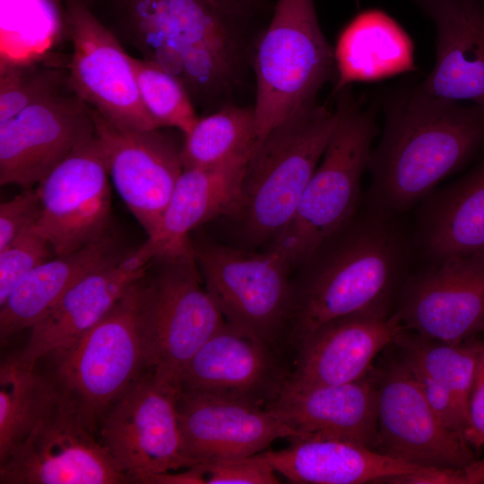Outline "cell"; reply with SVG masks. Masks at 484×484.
I'll return each mask as SVG.
<instances>
[{"label":"cell","mask_w":484,"mask_h":484,"mask_svg":"<svg viewBox=\"0 0 484 484\" xmlns=\"http://www.w3.org/2000/svg\"><path fill=\"white\" fill-rule=\"evenodd\" d=\"M121 256L108 234L77 250L56 255L33 269L0 304L1 342L22 329L30 328L75 283Z\"/></svg>","instance_id":"26"},{"label":"cell","mask_w":484,"mask_h":484,"mask_svg":"<svg viewBox=\"0 0 484 484\" xmlns=\"http://www.w3.org/2000/svg\"><path fill=\"white\" fill-rule=\"evenodd\" d=\"M65 20L73 45L67 65L72 91L121 129H158L142 102L132 56L114 31L82 0H68Z\"/></svg>","instance_id":"12"},{"label":"cell","mask_w":484,"mask_h":484,"mask_svg":"<svg viewBox=\"0 0 484 484\" xmlns=\"http://www.w3.org/2000/svg\"><path fill=\"white\" fill-rule=\"evenodd\" d=\"M436 30L428 93L484 106V0H412Z\"/></svg>","instance_id":"23"},{"label":"cell","mask_w":484,"mask_h":484,"mask_svg":"<svg viewBox=\"0 0 484 484\" xmlns=\"http://www.w3.org/2000/svg\"><path fill=\"white\" fill-rule=\"evenodd\" d=\"M91 112L113 186L150 237L184 169L182 143L161 128L121 129L92 108Z\"/></svg>","instance_id":"16"},{"label":"cell","mask_w":484,"mask_h":484,"mask_svg":"<svg viewBox=\"0 0 484 484\" xmlns=\"http://www.w3.org/2000/svg\"><path fill=\"white\" fill-rule=\"evenodd\" d=\"M258 143L254 106L228 104L199 117L184 135L181 161L184 169L220 165L251 154Z\"/></svg>","instance_id":"30"},{"label":"cell","mask_w":484,"mask_h":484,"mask_svg":"<svg viewBox=\"0 0 484 484\" xmlns=\"http://www.w3.org/2000/svg\"><path fill=\"white\" fill-rule=\"evenodd\" d=\"M132 63L142 102L156 127H173L184 135L188 134L199 117L183 83L143 57H132Z\"/></svg>","instance_id":"32"},{"label":"cell","mask_w":484,"mask_h":484,"mask_svg":"<svg viewBox=\"0 0 484 484\" xmlns=\"http://www.w3.org/2000/svg\"><path fill=\"white\" fill-rule=\"evenodd\" d=\"M394 313L404 329L462 342L484 333V256H452L407 277Z\"/></svg>","instance_id":"15"},{"label":"cell","mask_w":484,"mask_h":484,"mask_svg":"<svg viewBox=\"0 0 484 484\" xmlns=\"http://www.w3.org/2000/svg\"><path fill=\"white\" fill-rule=\"evenodd\" d=\"M399 357L447 387L467 413L482 338L447 342L403 329L393 341Z\"/></svg>","instance_id":"31"},{"label":"cell","mask_w":484,"mask_h":484,"mask_svg":"<svg viewBox=\"0 0 484 484\" xmlns=\"http://www.w3.org/2000/svg\"><path fill=\"white\" fill-rule=\"evenodd\" d=\"M297 434V439L333 438L376 451V370L344 384L292 385L286 382L268 407Z\"/></svg>","instance_id":"20"},{"label":"cell","mask_w":484,"mask_h":484,"mask_svg":"<svg viewBox=\"0 0 484 484\" xmlns=\"http://www.w3.org/2000/svg\"><path fill=\"white\" fill-rule=\"evenodd\" d=\"M178 393L147 372L102 417L99 441L127 482L194 466L184 450Z\"/></svg>","instance_id":"10"},{"label":"cell","mask_w":484,"mask_h":484,"mask_svg":"<svg viewBox=\"0 0 484 484\" xmlns=\"http://www.w3.org/2000/svg\"><path fill=\"white\" fill-rule=\"evenodd\" d=\"M419 222L423 248L435 261L484 256V156L426 201Z\"/></svg>","instance_id":"27"},{"label":"cell","mask_w":484,"mask_h":484,"mask_svg":"<svg viewBox=\"0 0 484 484\" xmlns=\"http://www.w3.org/2000/svg\"><path fill=\"white\" fill-rule=\"evenodd\" d=\"M56 255L34 224L0 250V304L14 286L33 269Z\"/></svg>","instance_id":"35"},{"label":"cell","mask_w":484,"mask_h":484,"mask_svg":"<svg viewBox=\"0 0 484 484\" xmlns=\"http://www.w3.org/2000/svg\"><path fill=\"white\" fill-rule=\"evenodd\" d=\"M140 280L89 331L50 355L58 388L94 426L142 371H148Z\"/></svg>","instance_id":"8"},{"label":"cell","mask_w":484,"mask_h":484,"mask_svg":"<svg viewBox=\"0 0 484 484\" xmlns=\"http://www.w3.org/2000/svg\"><path fill=\"white\" fill-rule=\"evenodd\" d=\"M408 250L393 216L356 215L304 263L294 284L289 335L295 346L323 324L353 314L392 315Z\"/></svg>","instance_id":"3"},{"label":"cell","mask_w":484,"mask_h":484,"mask_svg":"<svg viewBox=\"0 0 484 484\" xmlns=\"http://www.w3.org/2000/svg\"><path fill=\"white\" fill-rule=\"evenodd\" d=\"M40 214L38 187L24 189L0 204V250L37 223Z\"/></svg>","instance_id":"36"},{"label":"cell","mask_w":484,"mask_h":484,"mask_svg":"<svg viewBox=\"0 0 484 484\" xmlns=\"http://www.w3.org/2000/svg\"><path fill=\"white\" fill-rule=\"evenodd\" d=\"M298 484L390 482L429 468L416 466L367 446L333 438H302L281 450L249 457Z\"/></svg>","instance_id":"25"},{"label":"cell","mask_w":484,"mask_h":484,"mask_svg":"<svg viewBox=\"0 0 484 484\" xmlns=\"http://www.w3.org/2000/svg\"><path fill=\"white\" fill-rule=\"evenodd\" d=\"M464 438L471 447H484V337L469 398Z\"/></svg>","instance_id":"37"},{"label":"cell","mask_w":484,"mask_h":484,"mask_svg":"<svg viewBox=\"0 0 484 484\" xmlns=\"http://www.w3.org/2000/svg\"><path fill=\"white\" fill-rule=\"evenodd\" d=\"M398 483L408 484H472L484 483V459L455 469H428L402 477Z\"/></svg>","instance_id":"38"},{"label":"cell","mask_w":484,"mask_h":484,"mask_svg":"<svg viewBox=\"0 0 484 484\" xmlns=\"http://www.w3.org/2000/svg\"><path fill=\"white\" fill-rule=\"evenodd\" d=\"M403 329L394 312L389 315L353 314L330 320L296 346V366L287 382L334 385L359 380Z\"/></svg>","instance_id":"22"},{"label":"cell","mask_w":484,"mask_h":484,"mask_svg":"<svg viewBox=\"0 0 484 484\" xmlns=\"http://www.w3.org/2000/svg\"><path fill=\"white\" fill-rule=\"evenodd\" d=\"M94 428L59 389L34 428L0 461V483H128L94 436Z\"/></svg>","instance_id":"11"},{"label":"cell","mask_w":484,"mask_h":484,"mask_svg":"<svg viewBox=\"0 0 484 484\" xmlns=\"http://www.w3.org/2000/svg\"><path fill=\"white\" fill-rule=\"evenodd\" d=\"M376 451L432 469H455L475 460L471 446L436 415L407 365L398 357L376 371Z\"/></svg>","instance_id":"13"},{"label":"cell","mask_w":484,"mask_h":484,"mask_svg":"<svg viewBox=\"0 0 484 484\" xmlns=\"http://www.w3.org/2000/svg\"><path fill=\"white\" fill-rule=\"evenodd\" d=\"M59 388L14 355L0 367V461L34 428Z\"/></svg>","instance_id":"29"},{"label":"cell","mask_w":484,"mask_h":484,"mask_svg":"<svg viewBox=\"0 0 484 484\" xmlns=\"http://www.w3.org/2000/svg\"><path fill=\"white\" fill-rule=\"evenodd\" d=\"M166 484H276V472L267 464L249 457L208 461L180 473L165 475Z\"/></svg>","instance_id":"34"},{"label":"cell","mask_w":484,"mask_h":484,"mask_svg":"<svg viewBox=\"0 0 484 484\" xmlns=\"http://www.w3.org/2000/svg\"><path fill=\"white\" fill-rule=\"evenodd\" d=\"M177 412L184 450L194 465L264 452L297 434L268 408L208 393L179 389Z\"/></svg>","instance_id":"18"},{"label":"cell","mask_w":484,"mask_h":484,"mask_svg":"<svg viewBox=\"0 0 484 484\" xmlns=\"http://www.w3.org/2000/svg\"><path fill=\"white\" fill-rule=\"evenodd\" d=\"M334 54L335 92L354 82L383 78L414 68L408 35L381 10L358 14L341 33Z\"/></svg>","instance_id":"28"},{"label":"cell","mask_w":484,"mask_h":484,"mask_svg":"<svg viewBox=\"0 0 484 484\" xmlns=\"http://www.w3.org/2000/svg\"><path fill=\"white\" fill-rule=\"evenodd\" d=\"M95 134L91 108L62 91L0 123V184L38 186L77 146Z\"/></svg>","instance_id":"17"},{"label":"cell","mask_w":484,"mask_h":484,"mask_svg":"<svg viewBox=\"0 0 484 484\" xmlns=\"http://www.w3.org/2000/svg\"><path fill=\"white\" fill-rule=\"evenodd\" d=\"M154 272L140 280V315L148 369L178 386L195 352L226 323L203 287L194 248L152 261Z\"/></svg>","instance_id":"7"},{"label":"cell","mask_w":484,"mask_h":484,"mask_svg":"<svg viewBox=\"0 0 484 484\" xmlns=\"http://www.w3.org/2000/svg\"><path fill=\"white\" fill-rule=\"evenodd\" d=\"M68 87L67 68L34 61L4 60L0 72V123Z\"/></svg>","instance_id":"33"},{"label":"cell","mask_w":484,"mask_h":484,"mask_svg":"<svg viewBox=\"0 0 484 484\" xmlns=\"http://www.w3.org/2000/svg\"><path fill=\"white\" fill-rule=\"evenodd\" d=\"M342 114L316 102L274 126L257 143L244 174L234 216L254 244H271L291 220Z\"/></svg>","instance_id":"4"},{"label":"cell","mask_w":484,"mask_h":484,"mask_svg":"<svg viewBox=\"0 0 484 484\" xmlns=\"http://www.w3.org/2000/svg\"><path fill=\"white\" fill-rule=\"evenodd\" d=\"M240 5H242L246 11L251 7H255L259 0H236Z\"/></svg>","instance_id":"39"},{"label":"cell","mask_w":484,"mask_h":484,"mask_svg":"<svg viewBox=\"0 0 484 484\" xmlns=\"http://www.w3.org/2000/svg\"><path fill=\"white\" fill-rule=\"evenodd\" d=\"M289 376L276 350L226 321L187 362L178 387L267 408Z\"/></svg>","instance_id":"19"},{"label":"cell","mask_w":484,"mask_h":484,"mask_svg":"<svg viewBox=\"0 0 484 484\" xmlns=\"http://www.w3.org/2000/svg\"><path fill=\"white\" fill-rule=\"evenodd\" d=\"M376 101L384 127L367 167L374 210H407L484 148V106L431 95L410 80Z\"/></svg>","instance_id":"1"},{"label":"cell","mask_w":484,"mask_h":484,"mask_svg":"<svg viewBox=\"0 0 484 484\" xmlns=\"http://www.w3.org/2000/svg\"><path fill=\"white\" fill-rule=\"evenodd\" d=\"M258 143L298 109L316 102L336 75L334 48L320 27L314 0H276L254 59Z\"/></svg>","instance_id":"6"},{"label":"cell","mask_w":484,"mask_h":484,"mask_svg":"<svg viewBox=\"0 0 484 484\" xmlns=\"http://www.w3.org/2000/svg\"><path fill=\"white\" fill-rule=\"evenodd\" d=\"M151 263L139 246L82 278L30 328L27 343L13 354L15 358L35 366L81 337L146 274Z\"/></svg>","instance_id":"21"},{"label":"cell","mask_w":484,"mask_h":484,"mask_svg":"<svg viewBox=\"0 0 484 484\" xmlns=\"http://www.w3.org/2000/svg\"><path fill=\"white\" fill-rule=\"evenodd\" d=\"M205 290L225 320L274 350L289 330L291 265L276 248L247 252L212 241L193 242Z\"/></svg>","instance_id":"9"},{"label":"cell","mask_w":484,"mask_h":484,"mask_svg":"<svg viewBox=\"0 0 484 484\" xmlns=\"http://www.w3.org/2000/svg\"><path fill=\"white\" fill-rule=\"evenodd\" d=\"M251 154L220 165L183 169L159 227L142 245L152 260L191 249L189 234L194 229L236 214Z\"/></svg>","instance_id":"24"},{"label":"cell","mask_w":484,"mask_h":484,"mask_svg":"<svg viewBox=\"0 0 484 484\" xmlns=\"http://www.w3.org/2000/svg\"><path fill=\"white\" fill-rule=\"evenodd\" d=\"M117 30L177 77L194 105L230 104L243 82L247 11L236 0H117Z\"/></svg>","instance_id":"2"},{"label":"cell","mask_w":484,"mask_h":484,"mask_svg":"<svg viewBox=\"0 0 484 484\" xmlns=\"http://www.w3.org/2000/svg\"><path fill=\"white\" fill-rule=\"evenodd\" d=\"M350 85L338 92L341 120L297 205L289 224L270 245L290 264H304L357 215L362 175L377 135L376 100L352 95Z\"/></svg>","instance_id":"5"},{"label":"cell","mask_w":484,"mask_h":484,"mask_svg":"<svg viewBox=\"0 0 484 484\" xmlns=\"http://www.w3.org/2000/svg\"><path fill=\"white\" fill-rule=\"evenodd\" d=\"M106 160L96 134L77 146L36 186L40 214L36 227L65 255L104 238L111 214Z\"/></svg>","instance_id":"14"}]
</instances>
